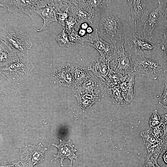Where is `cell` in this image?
Returning a JSON list of instances; mask_svg holds the SVG:
<instances>
[{
	"instance_id": "2",
	"label": "cell",
	"mask_w": 167,
	"mask_h": 167,
	"mask_svg": "<svg viewBox=\"0 0 167 167\" xmlns=\"http://www.w3.org/2000/svg\"><path fill=\"white\" fill-rule=\"evenodd\" d=\"M124 46L125 50L131 55L135 54L140 58H144L145 54L153 56L161 50V44L155 39L149 38L142 32L134 31L125 39Z\"/></svg>"
},
{
	"instance_id": "33",
	"label": "cell",
	"mask_w": 167,
	"mask_h": 167,
	"mask_svg": "<svg viewBox=\"0 0 167 167\" xmlns=\"http://www.w3.org/2000/svg\"><path fill=\"white\" fill-rule=\"evenodd\" d=\"M78 34L81 37H84L88 34L86 30L79 28L77 31Z\"/></svg>"
},
{
	"instance_id": "31",
	"label": "cell",
	"mask_w": 167,
	"mask_h": 167,
	"mask_svg": "<svg viewBox=\"0 0 167 167\" xmlns=\"http://www.w3.org/2000/svg\"><path fill=\"white\" fill-rule=\"evenodd\" d=\"M159 104L165 108H167V84L165 83L163 94L159 101Z\"/></svg>"
},
{
	"instance_id": "5",
	"label": "cell",
	"mask_w": 167,
	"mask_h": 167,
	"mask_svg": "<svg viewBox=\"0 0 167 167\" xmlns=\"http://www.w3.org/2000/svg\"><path fill=\"white\" fill-rule=\"evenodd\" d=\"M0 39L9 46L26 54L32 47L30 36L21 30L15 27H8L3 30Z\"/></svg>"
},
{
	"instance_id": "29",
	"label": "cell",
	"mask_w": 167,
	"mask_h": 167,
	"mask_svg": "<svg viewBox=\"0 0 167 167\" xmlns=\"http://www.w3.org/2000/svg\"><path fill=\"white\" fill-rule=\"evenodd\" d=\"M65 10L62 11L60 10L58 13V17L57 18L58 22L63 27L65 26V23L66 20L69 17L70 12L69 11V7H65Z\"/></svg>"
},
{
	"instance_id": "34",
	"label": "cell",
	"mask_w": 167,
	"mask_h": 167,
	"mask_svg": "<svg viewBox=\"0 0 167 167\" xmlns=\"http://www.w3.org/2000/svg\"><path fill=\"white\" fill-rule=\"evenodd\" d=\"M89 24L90 23L87 22L83 23L81 24L80 28L86 30L88 28L89 26Z\"/></svg>"
},
{
	"instance_id": "20",
	"label": "cell",
	"mask_w": 167,
	"mask_h": 167,
	"mask_svg": "<svg viewBox=\"0 0 167 167\" xmlns=\"http://www.w3.org/2000/svg\"><path fill=\"white\" fill-rule=\"evenodd\" d=\"M135 75L133 74L127 76L121 83L119 86L123 96L128 104L132 103L134 100V87Z\"/></svg>"
},
{
	"instance_id": "15",
	"label": "cell",
	"mask_w": 167,
	"mask_h": 167,
	"mask_svg": "<svg viewBox=\"0 0 167 167\" xmlns=\"http://www.w3.org/2000/svg\"><path fill=\"white\" fill-rule=\"evenodd\" d=\"M54 78L58 84L72 88L74 87V80L71 71L70 64L56 70L54 73Z\"/></svg>"
},
{
	"instance_id": "36",
	"label": "cell",
	"mask_w": 167,
	"mask_h": 167,
	"mask_svg": "<svg viewBox=\"0 0 167 167\" xmlns=\"http://www.w3.org/2000/svg\"><path fill=\"white\" fill-rule=\"evenodd\" d=\"M87 34H91L93 31V28L90 26H89L86 30Z\"/></svg>"
},
{
	"instance_id": "32",
	"label": "cell",
	"mask_w": 167,
	"mask_h": 167,
	"mask_svg": "<svg viewBox=\"0 0 167 167\" xmlns=\"http://www.w3.org/2000/svg\"><path fill=\"white\" fill-rule=\"evenodd\" d=\"M0 167H21L19 162H9L1 164Z\"/></svg>"
},
{
	"instance_id": "9",
	"label": "cell",
	"mask_w": 167,
	"mask_h": 167,
	"mask_svg": "<svg viewBox=\"0 0 167 167\" xmlns=\"http://www.w3.org/2000/svg\"><path fill=\"white\" fill-rule=\"evenodd\" d=\"M67 0H51L45 7L36 11L35 13L43 19L44 24L37 30L40 32L48 28L50 24L54 21L58 22L57 16L60 9L68 6Z\"/></svg>"
},
{
	"instance_id": "35",
	"label": "cell",
	"mask_w": 167,
	"mask_h": 167,
	"mask_svg": "<svg viewBox=\"0 0 167 167\" xmlns=\"http://www.w3.org/2000/svg\"><path fill=\"white\" fill-rule=\"evenodd\" d=\"M164 154L163 155V159L164 162L167 164V149L163 150Z\"/></svg>"
},
{
	"instance_id": "7",
	"label": "cell",
	"mask_w": 167,
	"mask_h": 167,
	"mask_svg": "<svg viewBox=\"0 0 167 167\" xmlns=\"http://www.w3.org/2000/svg\"><path fill=\"white\" fill-rule=\"evenodd\" d=\"M157 7L152 10H146L141 20L143 24L142 32L147 37L154 38L153 32L164 18L165 0H158Z\"/></svg>"
},
{
	"instance_id": "28",
	"label": "cell",
	"mask_w": 167,
	"mask_h": 167,
	"mask_svg": "<svg viewBox=\"0 0 167 167\" xmlns=\"http://www.w3.org/2000/svg\"><path fill=\"white\" fill-rule=\"evenodd\" d=\"M77 24L75 19L70 15L65 22L64 27L65 31L68 34H69L73 29H76Z\"/></svg>"
},
{
	"instance_id": "6",
	"label": "cell",
	"mask_w": 167,
	"mask_h": 167,
	"mask_svg": "<svg viewBox=\"0 0 167 167\" xmlns=\"http://www.w3.org/2000/svg\"><path fill=\"white\" fill-rule=\"evenodd\" d=\"M51 1L48 0H0V5L2 7H6L9 12H16L25 14L33 19L38 15L35 13L36 11L45 7Z\"/></svg>"
},
{
	"instance_id": "8",
	"label": "cell",
	"mask_w": 167,
	"mask_h": 167,
	"mask_svg": "<svg viewBox=\"0 0 167 167\" xmlns=\"http://www.w3.org/2000/svg\"><path fill=\"white\" fill-rule=\"evenodd\" d=\"M47 149L41 143L37 145H26L19 150V162L23 167H33L44 161V154Z\"/></svg>"
},
{
	"instance_id": "1",
	"label": "cell",
	"mask_w": 167,
	"mask_h": 167,
	"mask_svg": "<svg viewBox=\"0 0 167 167\" xmlns=\"http://www.w3.org/2000/svg\"><path fill=\"white\" fill-rule=\"evenodd\" d=\"M98 36L113 45L136 30L127 0H106L92 22Z\"/></svg>"
},
{
	"instance_id": "16",
	"label": "cell",
	"mask_w": 167,
	"mask_h": 167,
	"mask_svg": "<svg viewBox=\"0 0 167 167\" xmlns=\"http://www.w3.org/2000/svg\"><path fill=\"white\" fill-rule=\"evenodd\" d=\"M68 3L79 6L94 16L104 5L106 0H67Z\"/></svg>"
},
{
	"instance_id": "25",
	"label": "cell",
	"mask_w": 167,
	"mask_h": 167,
	"mask_svg": "<svg viewBox=\"0 0 167 167\" xmlns=\"http://www.w3.org/2000/svg\"><path fill=\"white\" fill-rule=\"evenodd\" d=\"M91 34H88L84 37H81L78 34L77 31L73 29L68 35L69 40L72 45L77 43L84 45L85 42H87Z\"/></svg>"
},
{
	"instance_id": "38",
	"label": "cell",
	"mask_w": 167,
	"mask_h": 167,
	"mask_svg": "<svg viewBox=\"0 0 167 167\" xmlns=\"http://www.w3.org/2000/svg\"><path fill=\"white\" fill-rule=\"evenodd\" d=\"M66 167H76L75 166H72V165H69L68 166H66Z\"/></svg>"
},
{
	"instance_id": "10",
	"label": "cell",
	"mask_w": 167,
	"mask_h": 167,
	"mask_svg": "<svg viewBox=\"0 0 167 167\" xmlns=\"http://www.w3.org/2000/svg\"><path fill=\"white\" fill-rule=\"evenodd\" d=\"M144 144L148 152L147 159L156 161L159 155L163 148L164 141L157 138L149 129L141 132Z\"/></svg>"
},
{
	"instance_id": "13",
	"label": "cell",
	"mask_w": 167,
	"mask_h": 167,
	"mask_svg": "<svg viewBox=\"0 0 167 167\" xmlns=\"http://www.w3.org/2000/svg\"><path fill=\"white\" fill-rule=\"evenodd\" d=\"M87 43L99 52L101 56L107 57L109 60L113 53L114 45L100 37L96 31L94 35L91 34Z\"/></svg>"
},
{
	"instance_id": "12",
	"label": "cell",
	"mask_w": 167,
	"mask_h": 167,
	"mask_svg": "<svg viewBox=\"0 0 167 167\" xmlns=\"http://www.w3.org/2000/svg\"><path fill=\"white\" fill-rule=\"evenodd\" d=\"M87 68L88 71H92L102 82L110 70L108 58L101 56L95 58Z\"/></svg>"
},
{
	"instance_id": "30",
	"label": "cell",
	"mask_w": 167,
	"mask_h": 167,
	"mask_svg": "<svg viewBox=\"0 0 167 167\" xmlns=\"http://www.w3.org/2000/svg\"><path fill=\"white\" fill-rule=\"evenodd\" d=\"M161 44V48L163 51L165 58L167 64V35L164 33Z\"/></svg>"
},
{
	"instance_id": "22",
	"label": "cell",
	"mask_w": 167,
	"mask_h": 167,
	"mask_svg": "<svg viewBox=\"0 0 167 167\" xmlns=\"http://www.w3.org/2000/svg\"><path fill=\"white\" fill-rule=\"evenodd\" d=\"M105 90L113 103L117 106H124L128 104L119 87H105Z\"/></svg>"
},
{
	"instance_id": "19",
	"label": "cell",
	"mask_w": 167,
	"mask_h": 167,
	"mask_svg": "<svg viewBox=\"0 0 167 167\" xmlns=\"http://www.w3.org/2000/svg\"><path fill=\"white\" fill-rule=\"evenodd\" d=\"M0 49L1 66L6 64L19 55L24 54L13 49L1 39Z\"/></svg>"
},
{
	"instance_id": "23",
	"label": "cell",
	"mask_w": 167,
	"mask_h": 167,
	"mask_svg": "<svg viewBox=\"0 0 167 167\" xmlns=\"http://www.w3.org/2000/svg\"><path fill=\"white\" fill-rule=\"evenodd\" d=\"M70 65L71 71L74 80L75 87L83 83L89 74L87 68L83 67L75 64H70Z\"/></svg>"
},
{
	"instance_id": "4",
	"label": "cell",
	"mask_w": 167,
	"mask_h": 167,
	"mask_svg": "<svg viewBox=\"0 0 167 167\" xmlns=\"http://www.w3.org/2000/svg\"><path fill=\"white\" fill-rule=\"evenodd\" d=\"M124 41L114 45L113 53L109 61L111 70L127 77L136 74L134 69L133 60L131 58L132 55L125 50Z\"/></svg>"
},
{
	"instance_id": "14",
	"label": "cell",
	"mask_w": 167,
	"mask_h": 167,
	"mask_svg": "<svg viewBox=\"0 0 167 167\" xmlns=\"http://www.w3.org/2000/svg\"><path fill=\"white\" fill-rule=\"evenodd\" d=\"M100 80L93 74H89L88 77L81 84L72 89L75 96L86 92L100 93Z\"/></svg>"
},
{
	"instance_id": "17",
	"label": "cell",
	"mask_w": 167,
	"mask_h": 167,
	"mask_svg": "<svg viewBox=\"0 0 167 167\" xmlns=\"http://www.w3.org/2000/svg\"><path fill=\"white\" fill-rule=\"evenodd\" d=\"M76 98L78 106L84 112L93 104L100 101V93L86 92L75 96Z\"/></svg>"
},
{
	"instance_id": "37",
	"label": "cell",
	"mask_w": 167,
	"mask_h": 167,
	"mask_svg": "<svg viewBox=\"0 0 167 167\" xmlns=\"http://www.w3.org/2000/svg\"><path fill=\"white\" fill-rule=\"evenodd\" d=\"M165 2L166 3V6L164 11V18H166L167 19V0H165ZM166 31L167 32V24Z\"/></svg>"
},
{
	"instance_id": "24",
	"label": "cell",
	"mask_w": 167,
	"mask_h": 167,
	"mask_svg": "<svg viewBox=\"0 0 167 167\" xmlns=\"http://www.w3.org/2000/svg\"><path fill=\"white\" fill-rule=\"evenodd\" d=\"M127 77L110 69L102 82L105 87H119L121 83Z\"/></svg>"
},
{
	"instance_id": "21",
	"label": "cell",
	"mask_w": 167,
	"mask_h": 167,
	"mask_svg": "<svg viewBox=\"0 0 167 167\" xmlns=\"http://www.w3.org/2000/svg\"><path fill=\"white\" fill-rule=\"evenodd\" d=\"M70 15L74 18L77 22L75 30L77 31L79 28L81 24L83 23H92L94 18V16L80 7L74 5L71 7Z\"/></svg>"
},
{
	"instance_id": "27",
	"label": "cell",
	"mask_w": 167,
	"mask_h": 167,
	"mask_svg": "<svg viewBox=\"0 0 167 167\" xmlns=\"http://www.w3.org/2000/svg\"><path fill=\"white\" fill-rule=\"evenodd\" d=\"M161 122V116L155 110L151 115L148 122L150 128H153L158 126Z\"/></svg>"
},
{
	"instance_id": "11",
	"label": "cell",
	"mask_w": 167,
	"mask_h": 167,
	"mask_svg": "<svg viewBox=\"0 0 167 167\" xmlns=\"http://www.w3.org/2000/svg\"><path fill=\"white\" fill-rule=\"evenodd\" d=\"M60 143L57 145L53 143L52 145L56 147L58 149L57 155H54V160L60 159V164L62 167H63V162L64 159H69L71 161V165L75 162L74 159L77 158V156L75 152L77 150L74 149L75 146L72 141L70 139L67 141L64 140H59Z\"/></svg>"
},
{
	"instance_id": "3",
	"label": "cell",
	"mask_w": 167,
	"mask_h": 167,
	"mask_svg": "<svg viewBox=\"0 0 167 167\" xmlns=\"http://www.w3.org/2000/svg\"><path fill=\"white\" fill-rule=\"evenodd\" d=\"M133 64L136 74L153 79L163 75L167 71V64L161 49L150 58H140L133 60Z\"/></svg>"
},
{
	"instance_id": "18",
	"label": "cell",
	"mask_w": 167,
	"mask_h": 167,
	"mask_svg": "<svg viewBox=\"0 0 167 167\" xmlns=\"http://www.w3.org/2000/svg\"><path fill=\"white\" fill-rule=\"evenodd\" d=\"M146 0H127L132 19L137 31V24L146 10Z\"/></svg>"
},
{
	"instance_id": "26",
	"label": "cell",
	"mask_w": 167,
	"mask_h": 167,
	"mask_svg": "<svg viewBox=\"0 0 167 167\" xmlns=\"http://www.w3.org/2000/svg\"><path fill=\"white\" fill-rule=\"evenodd\" d=\"M55 39L61 47H69L72 45L69 40L68 34L65 31L64 27L62 32L55 37Z\"/></svg>"
}]
</instances>
